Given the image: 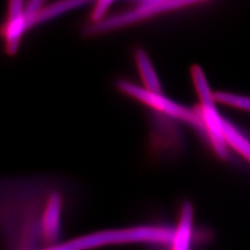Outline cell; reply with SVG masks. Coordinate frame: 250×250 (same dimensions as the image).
Returning a JSON list of instances; mask_svg holds the SVG:
<instances>
[{"label": "cell", "mask_w": 250, "mask_h": 250, "mask_svg": "<svg viewBox=\"0 0 250 250\" xmlns=\"http://www.w3.org/2000/svg\"><path fill=\"white\" fill-rule=\"evenodd\" d=\"M214 98L216 102L227 105L229 107L250 111V98L248 97L220 91L214 93Z\"/></svg>", "instance_id": "12"}, {"label": "cell", "mask_w": 250, "mask_h": 250, "mask_svg": "<svg viewBox=\"0 0 250 250\" xmlns=\"http://www.w3.org/2000/svg\"><path fill=\"white\" fill-rule=\"evenodd\" d=\"M151 119L150 148L154 155L160 156L162 151H170V147H178L180 136L174 120L156 111Z\"/></svg>", "instance_id": "7"}, {"label": "cell", "mask_w": 250, "mask_h": 250, "mask_svg": "<svg viewBox=\"0 0 250 250\" xmlns=\"http://www.w3.org/2000/svg\"><path fill=\"white\" fill-rule=\"evenodd\" d=\"M199 1H174V0H144L134 2L132 9L103 20L97 24H91L85 32L88 36H96L124 27L134 25L142 21L149 20L160 14L185 9L188 6L200 4Z\"/></svg>", "instance_id": "2"}, {"label": "cell", "mask_w": 250, "mask_h": 250, "mask_svg": "<svg viewBox=\"0 0 250 250\" xmlns=\"http://www.w3.org/2000/svg\"><path fill=\"white\" fill-rule=\"evenodd\" d=\"M112 4H113V1H107V0L97 2L96 6L93 8L91 12V22H92L91 24H97L101 22L103 20H105L104 17L107 14V10Z\"/></svg>", "instance_id": "13"}, {"label": "cell", "mask_w": 250, "mask_h": 250, "mask_svg": "<svg viewBox=\"0 0 250 250\" xmlns=\"http://www.w3.org/2000/svg\"><path fill=\"white\" fill-rule=\"evenodd\" d=\"M118 89L125 95L150 107L153 111L169 117L174 121L188 124L206 139L205 126L197 107H185L162 95L152 93L126 81H120L118 83Z\"/></svg>", "instance_id": "3"}, {"label": "cell", "mask_w": 250, "mask_h": 250, "mask_svg": "<svg viewBox=\"0 0 250 250\" xmlns=\"http://www.w3.org/2000/svg\"><path fill=\"white\" fill-rule=\"evenodd\" d=\"M215 103L214 98L200 102L197 108L205 126L206 140L213 147L216 154L225 160L228 157V145L224 137V118L219 113Z\"/></svg>", "instance_id": "5"}, {"label": "cell", "mask_w": 250, "mask_h": 250, "mask_svg": "<svg viewBox=\"0 0 250 250\" xmlns=\"http://www.w3.org/2000/svg\"><path fill=\"white\" fill-rule=\"evenodd\" d=\"M135 62L140 77L143 81L145 89L162 95L161 81L154 70L149 57L142 48H138L135 51Z\"/></svg>", "instance_id": "9"}, {"label": "cell", "mask_w": 250, "mask_h": 250, "mask_svg": "<svg viewBox=\"0 0 250 250\" xmlns=\"http://www.w3.org/2000/svg\"><path fill=\"white\" fill-rule=\"evenodd\" d=\"M172 235L173 227L169 225L142 224L89 232L39 250H92L127 244L168 247Z\"/></svg>", "instance_id": "1"}, {"label": "cell", "mask_w": 250, "mask_h": 250, "mask_svg": "<svg viewBox=\"0 0 250 250\" xmlns=\"http://www.w3.org/2000/svg\"><path fill=\"white\" fill-rule=\"evenodd\" d=\"M194 242V208L185 202L180 209L178 221L173 227V235L168 250H192Z\"/></svg>", "instance_id": "8"}, {"label": "cell", "mask_w": 250, "mask_h": 250, "mask_svg": "<svg viewBox=\"0 0 250 250\" xmlns=\"http://www.w3.org/2000/svg\"><path fill=\"white\" fill-rule=\"evenodd\" d=\"M28 30L24 17V3L20 0L9 1L7 20L2 27V36L7 54H16L21 38Z\"/></svg>", "instance_id": "6"}, {"label": "cell", "mask_w": 250, "mask_h": 250, "mask_svg": "<svg viewBox=\"0 0 250 250\" xmlns=\"http://www.w3.org/2000/svg\"><path fill=\"white\" fill-rule=\"evenodd\" d=\"M224 133L227 145L250 161V140L226 119L224 120Z\"/></svg>", "instance_id": "11"}, {"label": "cell", "mask_w": 250, "mask_h": 250, "mask_svg": "<svg viewBox=\"0 0 250 250\" xmlns=\"http://www.w3.org/2000/svg\"><path fill=\"white\" fill-rule=\"evenodd\" d=\"M62 207V194L55 189H48L39 214V234L45 248L60 243Z\"/></svg>", "instance_id": "4"}, {"label": "cell", "mask_w": 250, "mask_h": 250, "mask_svg": "<svg viewBox=\"0 0 250 250\" xmlns=\"http://www.w3.org/2000/svg\"><path fill=\"white\" fill-rule=\"evenodd\" d=\"M87 1H61L55 2L48 6H45L40 10L32 22V28L40 23H43L51 19L56 18L63 13L70 11L72 9L80 8L83 5H87Z\"/></svg>", "instance_id": "10"}]
</instances>
